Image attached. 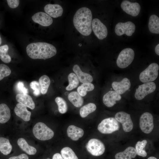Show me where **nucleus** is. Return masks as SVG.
<instances>
[{
	"mask_svg": "<svg viewBox=\"0 0 159 159\" xmlns=\"http://www.w3.org/2000/svg\"><path fill=\"white\" fill-rule=\"evenodd\" d=\"M67 133L68 137L74 141H77L83 136L84 131L82 129L72 125L67 128Z\"/></svg>",
	"mask_w": 159,
	"mask_h": 159,
	"instance_id": "20",
	"label": "nucleus"
},
{
	"mask_svg": "<svg viewBox=\"0 0 159 159\" xmlns=\"http://www.w3.org/2000/svg\"><path fill=\"white\" fill-rule=\"evenodd\" d=\"M55 101L58 105L59 112L62 114L66 113L68 107L66 101L62 97H58L55 98Z\"/></svg>",
	"mask_w": 159,
	"mask_h": 159,
	"instance_id": "35",
	"label": "nucleus"
},
{
	"mask_svg": "<svg viewBox=\"0 0 159 159\" xmlns=\"http://www.w3.org/2000/svg\"><path fill=\"white\" fill-rule=\"evenodd\" d=\"M32 18L34 22L44 26H49L53 22V19L50 16L46 13L41 11L35 13Z\"/></svg>",
	"mask_w": 159,
	"mask_h": 159,
	"instance_id": "14",
	"label": "nucleus"
},
{
	"mask_svg": "<svg viewBox=\"0 0 159 159\" xmlns=\"http://www.w3.org/2000/svg\"><path fill=\"white\" fill-rule=\"evenodd\" d=\"M92 28L95 34L99 39L102 40L106 37L108 34L106 26L97 18H94L92 22Z\"/></svg>",
	"mask_w": 159,
	"mask_h": 159,
	"instance_id": "11",
	"label": "nucleus"
},
{
	"mask_svg": "<svg viewBox=\"0 0 159 159\" xmlns=\"http://www.w3.org/2000/svg\"><path fill=\"white\" fill-rule=\"evenodd\" d=\"M148 28L150 32L154 34H159V18L156 15L153 14L150 17Z\"/></svg>",
	"mask_w": 159,
	"mask_h": 159,
	"instance_id": "23",
	"label": "nucleus"
},
{
	"mask_svg": "<svg viewBox=\"0 0 159 159\" xmlns=\"http://www.w3.org/2000/svg\"><path fill=\"white\" fill-rule=\"evenodd\" d=\"M52 159H63V158L60 153H57L53 155Z\"/></svg>",
	"mask_w": 159,
	"mask_h": 159,
	"instance_id": "41",
	"label": "nucleus"
},
{
	"mask_svg": "<svg viewBox=\"0 0 159 159\" xmlns=\"http://www.w3.org/2000/svg\"><path fill=\"white\" fill-rule=\"evenodd\" d=\"M120 125L115 118L109 117L103 120L98 125V130L103 134H110L119 130Z\"/></svg>",
	"mask_w": 159,
	"mask_h": 159,
	"instance_id": "6",
	"label": "nucleus"
},
{
	"mask_svg": "<svg viewBox=\"0 0 159 159\" xmlns=\"http://www.w3.org/2000/svg\"><path fill=\"white\" fill-rule=\"evenodd\" d=\"M121 97L115 91H110L106 93L103 97V102L105 105L108 107L113 106L116 101L121 100Z\"/></svg>",
	"mask_w": 159,
	"mask_h": 159,
	"instance_id": "16",
	"label": "nucleus"
},
{
	"mask_svg": "<svg viewBox=\"0 0 159 159\" xmlns=\"http://www.w3.org/2000/svg\"><path fill=\"white\" fill-rule=\"evenodd\" d=\"M8 159H29V158L26 154H21L17 156L10 157Z\"/></svg>",
	"mask_w": 159,
	"mask_h": 159,
	"instance_id": "40",
	"label": "nucleus"
},
{
	"mask_svg": "<svg viewBox=\"0 0 159 159\" xmlns=\"http://www.w3.org/2000/svg\"><path fill=\"white\" fill-rule=\"evenodd\" d=\"M61 153L63 159H78L74 151L69 147L63 148Z\"/></svg>",
	"mask_w": 159,
	"mask_h": 159,
	"instance_id": "32",
	"label": "nucleus"
},
{
	"mask_svg": "<svg viewBox=\"0 0 159 159\" xmlns=\"http://www.w3.org/2000/svg\"><path fill=\"white\" fill-rule=\"evenodd\" d=\"M12 148V146L8 139L0 138V151L2 153L7 155L11 153Z\"/></svg>",
	"mask_w": 159,
	"mask_h": 159,
	"instance_id": "27",
	"label": "nucleus"
},
{
	"mask_svg": "<svg viewBox=\"0 0 159 159\" xmlns=\"http://www.w3.org/2000/svg\"><path fill=\"white\" fill-rule=\"evenodd\" d=\"M135 56L134 52L130 48H126L120 53L117 59V66L121 68L127 67L132 62Z\"/></svg>",
	"mask_w": 159,
	"mask_h": 159,
	"instance_id": "5",
	"label": "nucleus"
},
{
	"mask_svg": "<svg viewBox=\"0 0 159 159\" xmlns=\"http://www.w3.org/2000/svg\"><path fill=\"white\" fill-rule=\"evenodd\" d=\"M139 125L141 130L146 134L150 133L154 127L153 119L152 115L148 112H145L141 116Z\"/></svg>",
	"mask_w": 159,
	"mask_h": 159,
	"instance_id": "9",
	"label": "nucleus"
},
{
	"mask_svg": "<svg viewBox=\"0 0 159 159\" xmlns=\"http://www.w3.org/2000/svg\"><path fill=\"white\" fill-rule=\"evenodd\" d=\"M159 69L158 65L155 63L151 64L139 75V79L143 83L152 82L157 78Z\"/></svg>",
	"mask_w": 159,
	"mask_h": 159,
	"instance_id": "4",
	"label": "nucleus"
},
{
	"mask_svg": "<svg viewBox=\"0 0 159 159\" xmlns=\"http://www.w3.org/2000/svg\"><path fill=\"white\" fill-rule=\"evenodd\" d=\"M86 147L90 153L95 156L102 155L105 150L103 143L99 140L95 138L90 139L87 143Z\"/></svg>",
	"mask_w": 159,
	"mask_h": 159,
	"instance_id": "7",
	"label": "nucleus"
},
{
	"mask_svg": "<svg viewBox=\"0 0 159 159\" xmlns=\"http://www.w3.org/2000/svg\"><path fill=\"white\" fill-rule=\"evenodd\" d=\"M1 39L0 35V45H1Z\"/></svg>",
	"mask_w": 159,
	"mask_h": 159,
	"instance_id": "44",
	"label": "nucleus"
},
{
	"mask_svg": "<svg viewBox=\"0 0 159 159\" xmlns=\"http://www.w3.org/2000/svg\"><path fill=\"white\" fill-rule=\"evenodd\" d=\"M68 98L69 101L76 107H81L84 102L82 97L77 92L73 91L70 93Z\"/></svg>",
	"mask_w": 159,
	"mask_h": 159,
	"instance_id": "24",
	"label": "nucleus"
},
{
	"mask_svg": "<svg viewBox=\"0 0 159 159\" xmlns=\"http://www.w3.org/2000/svg\"><path fill=\"white\" fill-rule=\"evenodd\" d=\"M44 9L46 14L54 18L61 16L63 13V8L58 4H47L44 6Z\"/></svg>",
	"mask_w": 159,
	"mask_h": 159,
	"instance_id": "17",
	"label": "nucleus"
},
{
	"mask_svg": "<svg viewBox=\"0 0 159 159\" xmlns=\"http://www.w3.org/2000/svg\"><path fill=\"white\" fill-rule=\"evenodd\" d=\"M147 143V141L144 140L142 141H138L135 145V150L137 155H138L145 157L147 154L145 150V147Z\"/></svg>",
	"mask_w": 159,
	"mask_h": 159,
	"instance_id": "34",
	"label": "nucleus"
},
{
	"mask_svg": "<svg viewBox=\"0 0 159 159\" xmlns=\"http://www.w3.org/2000/svg\"><path fill=\"white\" fill-rule=\"evenodd\" d=\"M6 1L9 6L13 9L17 7L19 3V0H7Z\"/></svg>",
	"mask_w": 159,
	"mask_h": 159,
	"instance_id": "39",
	"label": "nucleus"
},
{
	"mask_svg": "<svg viewBox=\"0 0 159 159\" xmlns=\"http://www.w3.org/2000/svg\"><path fill=\"white\" fill-rule=\"evenodd\" d=\"M15 88L19 94H27L28 92V89L24 87V83L21 81H19L16 84Z\"/></svg>",
	"mask_w": 159,
	"mask_h": 159,
	"instance_id": "38",
	"label": "nucleus"
},
{
	"mask_svg": "<svg viewBox=\"0 0 159 159\" xmlns=\"http://www.w3.org/2000/svg\"><path fill=\"white\" fill-rule=\"evenodd\" d=\"M68 79L69 84L66 88V90H71L78 86L79 81L75 74L73 73H70L68 76Z\"/></svg>",
	"mask_w": 159,
	"mask_h": 159,
	"instance_id": "30",
	"label": "nucleus"
},
{
	"mask_svg": "<svg viewBox=\"0 0 159 159\" xmlns=\"http://www.w3.org/2000/svg\"><path fill=\"white\" fill-rule=\"evenodd\" d=\"M92 14L91 10L86 7L79 9L73 19V23L77 30L85 36L90 35L92 32Z\"/></svg>",
	"mask_w": 159,
	"mask_h": 159,
	"instance_id": "1",
	"label": "nucleus"
},
{
	"mask_svg": "<svg viewBox=\"0 0 159 159\" xmlns=\"http://www.w3.org/2000/svg\"><path fill=\"white\" fill-rule=\"evenodd\" d=\"M73 70L81 82L82 83H91L93 81L92 76L89 74L82 72L78 65L75 64L73 66Z\"/></svg>",
	"mask_w": 159,
	"mask_h": 159,
	"instance_id": "19",
	"label": "nucleus"
},
{
	"mask_svg": "<svg viewBox=\"0 0 159 159\" xmlns=\"http://www.w3.org/2000/svg\"><path fill=\"white\" fill-rule=\"evenodd\" d=\"M94 85L91 83H83L77 88V92L82 96L86 95L87 92L93 90L94 89Z\"/></svg>",
	"mask_w": 159,
	"mask_h": 159,
	"instance_id": "31",
	"label": "nucleus"
},
{
	"mask_svg": "<svg viewBox=\"0 0 159 159\" xmlns=\"http://www.w3.org/2000/svg\"><path fill=\"white\" fill-rule=\"evenodd\" d=\"M115 118L122 125L123 130L129 132L133 129V125L130 115L124 112H119L116 113Z\"/></svg>",
	"mask_w": 159,
	"mask_h": 159,
	"instance_id": "12",
	"label": "nucleus"
},
{
	"mask_svg": "<svg viewBox=\"0 0 159 159\" xmlns=\"http://www.w3.org/2000/svg\"><path fill=\"white\" fill-rule=\"evenodd\" d=\"M112 85L115 91L119 94L121 95L130 89L131 83L128 78H124L120 81L113 82Z\"/></svg>",
	"mask_w": 159,
	"mask_h": 159,
	"instance_id": "15",
	"label": "nucleus"
},
{
	"mask_svg": "<svg viewBox=\"0 0 159 159\" xmlns=\"http://www.w3.org/2000/svg\"><path fill=\"white\" fill-rule=\"evenodd\" d=\"M9 48L6 44L0 47V59L6 63H9L11 60V57L8 54Z\"/></svg>",
	"mask_w": 159,
	"mask_h": 159,
	"instance_id": "33",
	"label": "nucleus"
},
{
	"mask_svg": "<svg viewBox=\"0 0 159 159\" xmlns=\"http://www.w3.org/2000/svg\"><path fill=\"white\" fill-rule=\"evenodd\" d=\"M121 7L127 14L133 16H138L140 13L141 7L137 2H131L127 0L123 1L121 3Z\"/></svg>",
	"mask_w": 159,
	"mask_h": 159,
	"instance_id": "13",
	"label": "nucleus"
},
{
	"mask_svg": "<svg viewBox=\"0 0 159 159\" xmlns=\"http://www.w3.org/2000/svg\"><path fill=\"white\" fill-rule=\"evenodd\" d=\"M33 133L35 137L41 140H48L52 138L54 133L53 131L42 122L37 123L33 127Z\"/></svg>",
	"mask_w": 159,
	"mask_h": 159,
	"instance_id": "3",
	"label": "nucleus"
},
{
	"mask_svg": "<svg viewBox=\"0 0 159 159\" xmlns=\"http://www.w3.org/2000/svg\"><path fill=\"white\" fill-rule=\"evenodd\" d=\"M30 87L33 90L34 95L36 96H39L40 93L41 88L39 82L37 81H33L30 83Z\"/></svg>",
	"mask_w": 159,
	"mask_h": 159,
	"instance_id": "37",
	"label": "nucleus"
},
{
	"mask_svg": "<svg viewBox=\"0 0 159 159\" xmlns=\"http://www.w3.org/2000/svg\"><path fill=\"white\" fill-rule=\"evenodd\" d=\"M156 88V85L153 82L144 83L136 89L135 97L138 100H141L148 94L154 92Z\"/></svg>",
	"mask_w": 159,
	"mask_h": 159,
	"instance_id": "8",
	"label": "nucleus"
},
{
	"mask_svg": "<svg viewBox=\"0 0 159 159\" xmlns=\"http://www.w3.org/2000/svg\"><path fill=\"white\" fill-rule=\"evenodd\" d=\"M137 155L135 149L132 147H129L123 151L117 153L115 156V159H132Z\"/></svg>",
	"mask_w": 159,
	"mask_h": 159,
	"instance_id": "22",
	"label": "nucleus"
},
{
	"mask_svg": "<svg viewBox=\"0 0 159 159\" xmlns=\"http://www.w3.org/2000/svg\"><path fill=\"white\" fill-rule=\"evenodd\" d=\"M26 50L28 56L33 59H49L55 55L57 52L54 46L44 42L29 44L27 46Z\"/></svg>",
	"mask_w": 159,
	"mask_h": 159,
	"instance_id": "2",
	"label": "nucleus"
},
{
	"mask_svg": "<svg viewBox=\"0 0 159 159\" xmlns=\"http://www.w3.org/2000/svg\"><path fill=\"white\" fill-rule=\"evenodd\" d=\"M96 108V105L92 103H90L83 106L80 110V116L82 118L87 117L90 114L94 112Z\"/></svg>",
	"mask_w": 159,
	"mask_h": 159,
	"instance_id": "28",
	"label": "nucleus"
},
{
	"mask_svg": "<svg viewBox=\"0 0 159 159\" xmlns=\"http://www.w3.org/2000/svg\"><path fill=\"white\" fill-rule=\"evenodd\" d=\"M16 115L25 121L30 120L31 113L28 111L26 107L20 103H17L14 109Z\"/></svg>",
	"mask_w": 159,
	"mask_h": 159,
	"instance_id": "18",
	"label": "nucleus"
},
{
	"mask_svg": "<svg viewBox=\"0 0 159 159\" xmlns=\"http://www.w3.org/2000/svg\"><path fill=\"white\" fill-rule=\"evenodd\" d=\"M135 29V24L132 22L128 21L125 22H119L116 25L115 32L118 36H120L125 34L130 36L134 32Z\"/></svg>",
	"mask_w": 159,
	"mask_h": 159,
	"instance_id": "10",
	"label": "nucleus"
},
{
	"mask_svg": "<svg viewBox=\"0 0 159 159\" xmlns=\"http://www.w3.org/2000/svg\"><path fill=\"white\" fill-rule=\"evenodd\" d=\"M155 52L157 55H159V44H158L155 47Z\"/></svg>",
	"mask_w": 159,
	"mask_h": 159,
	"instance_id": "42",
	"label": "nucleus"
},
{
	"mask_svg": "<svg viewBox=\"0 0 159 159\" xmlns=\"http://www.w3.org/2000/svg\"><path fill=\"white\" fill-rule=\"evenodd\" d=\"M17 101L32 110L35 107L34 103L32 97L27 94H18L16 96Z\"/></svg>",
	"mask_w": 159,
	"mask_h": 159,
	"instance_id": "21",
	"label": "nucleus"
},
{
	"mask_svg": "<svg viewBox=\"0 0 159 159\" xmlns=\"http://www.w3.org/2000/svg\"><path fill=\"white\" fill-rule=\"evenodd\" d=\"M11 70L7 65L0 64V81L4 77L9 76L11 73Z\"/></svg>",
	"mask_w": 159,
	"mask_h": 159,
	"instance_id": "36",
	"label": "nucleus"
},
{
	"mask_svg": "<svg viewBox=\"0 0 159 159\" xmlns=\"http://www.w3.org/2000/svg\"><path fill=\"white\" fill-rule=\"evenodd\" d=\"M47 159H50L49 158H47Z\"/></svg>",
	"mask_w": 159,
	"mask_h": 159,
	"instance_id": "45",
	"label": "nucleus"
},
{
	"mask_svg": "<svg viewBox=\"0 0 159 159\" xmlns=\"http://www.w3.org/2000/svg\"><path fill=\"white\" fill-rule=\"evenodd\" d=\"M147 159H157L155 157L153 156L150 157L148 158Z\"/></svg>",
	"mask_w": 159,
	"mask_h": 159,
	"instance_id": "43",
	"label": "nucleus"
},
{
	"mask_svg": "<svg viewBox=\"0 0 159 159\" xmlns=\"http://www.w3.org/2000/svg\"><path fill=\"white\" fill-rule=\"evenodd\" d=\"M17 144L22 150L29 155H34L36 153V149L29 145L26 140L23 138L19 139L17 141Z\"/></svg>",
	"mask_w": 159,
	"mask_h": 159,
	"instance_id": "25",
	"label": "nucleus"
},
{
	"mask_svg": "<svg viewBox=\"0 0 159 159\" xmlns=\"http://www.w3.org/2000/svg\"><path fill=\"white\" fill-rule=\"evenodd\" d=\"M39 82L41 88V92L42 94L47 93L50 84V80L47 75H44L39 79Z\"/></svg>",
	"mask_w": 159,
	"mask_h": 159,
	"instance_id": "29",
	"label": "nucleus"
},
{
	"mask_svg": "<svg viewBox=\"0 0 159 159\" xmlns=\"http://www.w3.org/2000/svg\"><path fill=\"white\" fill-rule=\"evenodd\" d=\"M11 116L10 110L4 103L0 104V123H4L9 121Z\"/></svg>",
	"mask_w": 159,
	"mask_h": 159,
	"instance_id": "26",
	"label": "nucleus"
}]
</instances>
